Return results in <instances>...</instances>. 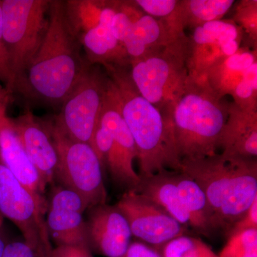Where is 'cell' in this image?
Listing matches in <instances>:
<instances>
[{"label": "cell", "instance_id": "6da1fadb", "mask_svg": "<svg viewBox=\"0 0 257 257\" xmlns=\"http://www.w3.org/2000/svg\"><path fill=\"white\" fill-rule=\"evenodd\" d=\"M89 64L81 55L66 2L50 1L45 38L18 89L49 104H62Z\"/></svg>", "mask_w": 257, "mask_h": 257}, {"label": "cell", "instance_id": "7a4b0ae2", "mask_svg": "<svg viewBox=\"0 0 257 257\" xmlns=\"http://www.w3.org/2000/svg\"><path fill=\"white\" fill-rule=\"evenodd\" d=\"M179 172L193 179L204 192L212 233L228 236L257 199L256 158L216 154L182 160Z\"/></svg>", "mask_w": 257, "mask_h": 257}, {"label": "cell", "instance_id": "3957f363", "mask_svg": "<svg viewBox=\"0 0 257 257\" xmlns=\"http://www.w3.org/2000/svg\"><path fill=\"white\" fill-rule=\"evenodd\" d=\"M104 67L117 90L123 119L136 145L140 178L168 168L179 172L170 118L140 94L127 67Z\"/></svg>", "mask_w": 257, "mask_h": 257}, {"label": "cell", "instance_id": "277c9868", "mask_svg": "<svg viewBox=\"0 0 257 257\" xmlns=\"http://www.w3.org/2000/svg\"><path fill=\"white\" fill-rule=\"evenodd\" d=\"M224 98L211 89L205 77L189 74L170 113L181 162L216 155L229 116V103Z\"/></svg>", "mask_w": 257, "mask_h": 257}, {"label": "cell", "instance_id": "5b68a950", "mask_svg": "<svg viewBox=\"0 0 257 257\" xmlns=\"http://www.w3.org/2000/svg\"><path fill=\"white\" fill-rule=\"evenodd\" d=\"M190 52V40L184 32L130 62V76L138 92L170 118L171 107L188 79Z\"/></svg>", "mask_w": 257, "mask_h": 257}, {"label": "cell", "instance_id": "8992f818", "mask_svg": "<svg viewBox=\"0 0 257 257\" xmlns=\"http://www.w3.org/2000/svg\"><path fill=\"white\" fill-rule=\"evenodd\" d=\"M92 148L103 170H108L115 183L126 192H136L141 182L133 165L134 160L138 159V150L123 119L119 94L110 78L93 138Z\"/></svg>", "mask_w": 257, "mask_h": 257}, {"label": "cell", "instance_id": "52a82bcc", "mask_svg": "<svg viewBox=\"0 0 257 257\" xmlns=\"http://www.w3.org/2000/svg\"><path fill=\"white\" fill-rule=\"evenodd\" d=\"M50 2L3 0V35L18 89L46 34Z\"/></svg>", "mask_w": 257, "mask_h": 257}, {"label": "cell", "instance_id": "ba28073f", "mask_svg": "<svg viewBox=\"0 0 257 257\" xmlns=\"http://www.w3.org/2000/svg\"><path fill=\"white\" fill-rule=\"evenodd\" d=\"M47 199L25 187L0 159V216L20 229L24 241L39 257H50L47 232Z\"/></svg>", "mask_w": 257, "mask_h": 257}, {"label": "cell", "instance_id": "9c48e42d", "mask_svg": "<svg viewBox=\"0 0 257 257\" xmlns=\"http://www.w3.org/2000/svg\"><path fill=\"white\" fill-rule=\"evenodd\" d=\"M48 127L58 155L55 181L78 194L87 209L106 204L103 169L92 147L69 138L55 124Z\"/></svg>", "mask_w": 257, "mask_h": 257}, {"label": "cell", "instance_id": "30bf717a", "mask_svg": "<svg viewBox=\"0 0 257 257\" xmlns=\"http://www.w3.org/2000/svg\"><path fill=\"white\" fill-rule=\"evenodd\" d=\"M109 78L98 66L89 64L82 78L62 103L55 123L66 136L74 141L89 144L93 138Z\"/></svg>", "mask_w": 257, "mask_h": 257}, {"label": "cell", "instance_id": "8fae6325", "mask_svg": "<svg viewBox=\"0 0 257 257\" xmlns=\"http://www.w3.org/2000/svg\"><path fill=\"white\" fill-rule=\"evenodd\" d=\"M115 206L127 221L132 235L156 249L184 234L183 225L140 193L125 192Z\"/></svg>", "mask_w": 257, "mask_h": 257}, {"label": "cell", "instance_id": "7c38bea8", "mask_svg": "<svg viewBox=\"0 0 257 257\" xmlns=\"http://www.w3.org/2000/svg\"><path fill=\"white\" fill-rule=\"evenodd\" d=\"M86 210L87 205L78 194L60 184L52 187L47 200L46 226L55 246H79L91 250L83 216Z\"/></svg>", "mask_w": 257, "mask_h": 257}, {"label": "cell", "instance_id": "4fadbf2b", "mask_svg": "<svg viewBox=\"0 0 257 257\" xmlns=\"http://www.w3.org/2000/svg\"><path fill=\"white\" fill-rule=\"evenodd\" d=\"M86 220L92 252L105 257H122L133 236L130 226L116 206L100 204L88 209Z\"/></svg>", "mask_w": 257, "mask_h": 257}, {"label": "cell", "instance_id": "5bb4252c", "mask_svg": "<svg viewBox=\"0 0 257 257\" xmlns=\"http://www.w3.org/2000/svg\"><path fill=\"white\" fill-rule=\"evenodd\" d=\"M10 96L0 84V159L25 187L45 197L46 185L27 156L13 119L8 116Z\"/></svg>", "mask_w": 257, "mask_h": 257}, {"label": "cell", "instance_id": "9a60e30c", "mask_svg": "<svg viewBox=\"0 0 257 257\" xmlns=\"http://www.w3.org/2000/svg\"><path fill=\"white\" fill-rule=\"evenodd\" d=\"M25 153L43 183L55 182L58 155L48 125L42 124L30 111L13 119Z\"/></svg>", "mask_w": 257, "mask_h": 257}, {"label": "cell", "instance_id": "2e32d148", "mask_svg": "<svg viewBox=\"0 0 257 257\" xmlns=\"http://www.w3.org/2000/svg\"><path fill=\"white\" fill-rule=\"evenodd\" d=\"M118 4L119 2H106L99 25L83 34L82 44L87 50L90 64L123 67L130 65L131 60L124 45L115 38L111 30Z\"/></svg>", "mask_w": 257, "mask_h": 257}, {"label": "cell", "instance_id": "e0dca14e", "mask_svg": "<svg viewBox=\"0 0 257 257\" xmlns=\"http://www.w3.org/2000/svg\"><path fill=\"white\" fill-rule=\"evenodd\" d=\"M219 148L229 156L256 158L257 111H248L229 103V116Z\"/></svg>", "mask_w": 257, "mask_h": 257}, {"label": "cell", "instance_id": "ac0fdd59", "mask_svg": "<svg viewBox=\"0 0 257 257\" xmlns=\"http://www.w3.org/2000/svg\"><path fill=\"white\" fill-rule=\"evenodd\" d=\"M179 34L172 28L167 18L157 20L144 13L130 23L122 44L130 60H136Z\"/></svg>", "mask_w": 257, "mask_h": 257}, {"label": "cell", "instance_id": "d6986e66", "mask_svg": "<svg viewBox=\"0 0 257 257\" xmlns=\"http://www.w3.org/2000/svg\"><path fill=\"white\" fill-rule=\"evenodd\" d=\"M136 192L160 206L179 224L189 225V216L179 194L175 172L165 170L141 179Z\"/></svg>", "mask_w": 257, "mask_h": 257}, {"label": "cell", "instance_id": "ffe728a7", "mask_svg": "<svg viewBox=\"0 0 257 257\" xmlns=\"http://www.w3.org/2000/svg\"><path fill=\"white\" fill-rule=\"evenodd\" d=\"M234 3L233 0H182L167 19L176 32L182 33L185 28L220 20Z\"/></svg>", "mask_w": 257, "mask_h": 257}, {"label": "cell", "instance_id": "44dd1931", "mask_svg": "<svg viewBox=\"0 0 257 257\" xmlns=\"http://www.w3.org/2000/svg\"><path fill=\"white\" fill-rule=\"evenodd\" d=\"M255 62L256 50L240 47L236 54L224 57L213 66L204 77L211 89L221 97L231 95L246 69Z\"/></svg>", "mask_w": 257, "mask_h": 257}, {"label": "cell", "instance_id": "7402d4cb", "mask_svg": "<svg viewBox=\"0 0 257 257\" xmlns=\"http://www.w3.org/2000/svg\"><path fill=\"white\" fill-rule=\"evenodd\" d=\"M179 194L189 216V225L201 234L209 236L212 233L209 224V211L205 195L193 179L175 172Z\"/></svg>", "mask_w": 257, "mask_h": 257}, {"label": "cell", "instance_id": "603a6c76", "mask_svg": "<svg viewBox=\"0 0 257 257\" xmlns=\"http://www.w3.org/2000/svg\"><path fill=\"white\" fill-rule=\"evenodd\" d=\"M243 32L236 23L231 20H216L194 28L192 37H189L193 45L218 43L224 50L228 45L240 43L243 40ZM225 56V55H224Z\"/></svg>", "mask_w": 257, "mask_h": 257}, {"label": "cell", "instance_id": "cb8c5ba5", "mask_svg": "<svg viewBox=\"0 0 257 257\" xmlns=\"http://www.w3.org/2000/svg\"><path fill=\"white\" fill-rule=\"evenodd\" d=\"M106 2L84 1L66 2L67 15L74 31L86 32L96 28L99 23L101 11Z\"/></svg>", "mask_w": 257, "mask_h": 257}, {"label": "cell", "instance_id": "d4e9b609", "mask_svg": "<svg viewBox=\"0 0 257 257\" xmlns=\"http://www.w3.org/2000/svg\"><path fill=\"white\" fill-rule=\"evenodd\" d=\"M236 106L243 110L257 111V62L251 64L243 74L231 94Z\"/></svg>", "mask_w": 257, "mask_h": 257}, {"label": "cell", "instance_id": "484cf974", "mask_svg": "<svg viewBox=\"0 0 257 257\" xmlns=\"http://www.w3.org/2000/svg\"><path fill=\"white\" fill-rule=\"evenodd\" d=\"M219 257H257V229L231 234Z\"/></svg>", "mask_w": 257, "mask_h": 257}, {"label": "cell", "instance_id": "4316f807", "mask_svg": "<svg viewBox=\"0 0 257 257\" xmlns=\"http://www.w3.org/2000/svg\"><path fill=\"white\" fill-rule=\"evenodd\" d=\"M257 1L246 0L241 1L236 8L234 19L240 25L243 32H246L247 42L249 46L256 48Z\"/></svg>", "mask_w": 257, "mask_h": 257}, {"label": "cell", "instance_id": "83f0119b", "mask_svg": "<svg viewBox=\"0 0 257 257\" xmlns=\"http://www.w3.org/2000/svg\"><path fill=\"white\" fill-rule=\"evenodd\" d=\"M197 240L196 238L183 235L170 240L157 249L162 257H185L194 247Z\"/></svg>", "mask_w": 257, "mask_h": 257}, {"label": "cell", "instance_id": "f1b7e54d", "mask_svg": "<svg viewBox=\"0 0 257 257\" xmlns=\"http://www.w3.org/2000/svg\"><path fill=\"white\" fill-rule=\"evenodd\" d=\"M145 14L153 18H167L175 11L177 0H137L135 1Z\"/></svg>", "mask_w": 257, "mask_h": 257}, {"label": "cell", "instance_id": "f546056e", "mask_svg": "<svg viewBox=\"0 0 257 257\" xmlns=\"http://www.w3.org/2000/svg\"><path fill=\"white\" fill-rule=\"evenodd\" d=\"M0 81L10 94L15 90L13 73L10 69L9 57L5 47L3 35V10L0 1Z\"/></svg>", "mask_w": 257, "mask_h": 257}, {"label": "cell", "instance_id": "4dcf8cb0", "mask_svg": "<svg viewBox=\"0 0 257 257\" xmlns=\"http://www.w3.org/2000/svg\"><path fill=\"white\" fill-rule=\"evenodd\" d=\"M248 229H257V199H255L246 214L231 229L228 237L231 234Z\"/></svg>", "mask_w": 257, "mask_h": 257}, {"label": "cell", "instance_id": "1f68e13d", "mask_svg": "<svg viewBox=\"0 0 257 257\" xmlns=\"http://www.w3.org/2000/svg\"><path fill=\"white\" fill-rule=\"evenodd\" d=\"M2 257H39L25 241H8Z\"/></svg>", "mask_w": 257, "mask_h": 257}, {"label": "cell", "instance_id": "d6a6232c", "mask_svg": "<svg viewBox=\"0 0 257 257\" xmlns=\"http://www.w3.org/2000/svg\"><path fill=\"white\" fill-rule=\"evenodd\" d=\"M122 257H162L156 248L142 241L130 243L127 251Z\"/></svg>", "mask_w": 257, "mask_h": 257}, {"label": "cell", "instance_id": "836d02e7", "mask_svg": "<svg viewBox=\"0 0 257 257\" xmlns=\"http://www.w3.org/2000/svg\"><path fill=\"white\" fill-rule=\"evenodd\" d=\"M50 257H94L89 248L74 246H56Z\"/></svg>", "mask_w": 257, "mask_h": 257}, {"label": "cell", "instance_id": "e575fe53", "mask_svg": "<svg viewBox=\"0 0 257 257\" xmlns=\"http://www.w3.org/2000/svg\"><path fill=\"white\" fill-rule=\"evenodd\" d=\"M2 219H0V257L3 256V252L7 243H8V239L5 236V233L2 229Z\"/></svg>", "mask_w": 257, "mask_h": 257}, {"label": "cell", "instance_id": "d590c367", "mask_svg": "<svg viewBox=\"0 0 257 257\" xmlns=\"http://www.w3.org/2000/svg\"><path fill=\"white\" fill-rule=\"evenodd\" d=\"M0 219H2V216H0Z\"/></svg>", "mask_w": 257, "mask_h": 257}]
</instances>
